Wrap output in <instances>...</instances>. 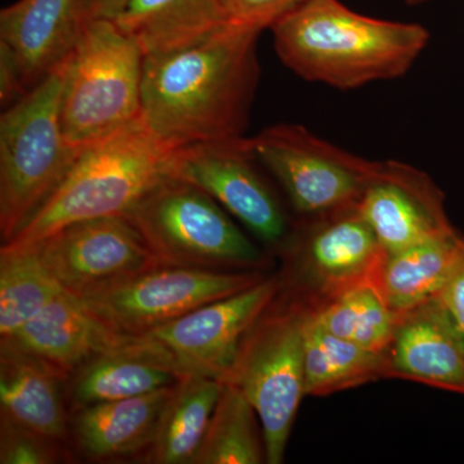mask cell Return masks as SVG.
Masks as SVG:
<instances>
[{"mask_svg": "<svg viewBox=\"0 0 464 464\" xmlns=\"http://www.w3.org/2000/svg\"><path fill=\"white\" fill-rule=\"evenodd\" d=\"M306 396H326L386 378V353L366 350L323 329L306 308L304 322Z\"/></svg>", "mask_w": 464, "mask_h": 464, "instance_id": "cb8c5ba5", "label": "cell"}, {"mask_svg": "<svg viewBox=\"0 0 464 464\" xmlns=\"http://www.w3.org/2000/svg\"><path fill=\"white\" fill-rule=\"evenodd\" d=\"M72 54L0 118L3 243L11 240L56 190L81 152L67 142L61 121Z\"/></svg>", "mask_w": 464, "mask_h": 464, "instance_id": "277c9868", "label": "cell"}, {"mask_svg": "<svg viewBox=\"0 0 464 464\" xmlns=\"http://www.w3.org/2000/svg\"><path fill=\"white\" fill-rule=\"evenodd\" d=\"M65 290L48 273L34 244L0 250V340L11 337Z\"/></svg>", "mask_w": 464, "mask_h": 464, "instance_id": "d4e9b609", "label": "cell"}, {"mask_svg": "<svg viewBox=\"0 0 464 464\" xmlns=\"http://www.w3.org/2000/svg\"><path fill=\"white\" fill-rule=\"evenodd\" d=\"M174 386L148 395L78 409L70 422L76 448L85 457L96 460L148 451Z\"/></svg>", "mask_w": 464, "mask_h": 464, "instance_id": "ac0fdd59", "label": "cell"}, {"mask_svg": "<svg viewBox=\"0 0 464 464\" xmlns=\"http://www.w3.org/2000/svg\"><path fill=\"white\" fill-rule=\"evenodd\" d=\"M170 155L142 121L81 150L56 190L3 244H35L75 222L127 215L155 186L170 179Z\"/></svg>", "mask_w": 464, "mask_h": 464, "instance_id": "3957f363", "label": "cell"}, {"mask_svg": "<svg viewBox=\"0 0 464 464\" xmlns=\"http://www.w3.org/2000/svg\"><path fill=\"white\" fill-rule=\"evenodd\" d=\"M83 0H16L0 11V42L16 57L32 90L74 52Z\"/></svg>", "mask_w": 464, "mask_h": 464, "instance_id": "2e32d148", "label": "cell"}, {"mask_svg": "<svg viewBox=\"0 0 464 464\" xmlns=\"http://www.w3.org/2000/svg\"><path fill=\"white\" fill-rule=\"evenodd\" d=\"M67 380L42 360L0 346L2 418L44 438L63 441L69 431Z\"/></svg>", "mask_w": 464, "mask_h": 464, "instance_id": "e0dca14e", "label": "cell"}, {"mask_svg": "<svg viewBox=\"0 0 464 464\" xmlns=\"http://www.w3.org/2000/svg\"><path fill=\"white\" fill-rule=\"evenodd\" d=\"M426 2H429V0H405L406 5H420Z\"/></svg>", "mask_w": 464, "mask_h": 464, "instance_id": "d6a6232c", "label": "cell"}, {"mask_svg": "<svg viewBox=\"0 0 464 464\" xmlns=\"http://www.w3.org/2000/svg\"><path fill=\"white\" fill-rule=\"evenodd\" d=\"M264 279V275L256 271L231 273L158 266L112 288L79 299L91 313L118 331L142 335Z\"/></svg>", "mask_w": 464, "mask_h": 464, "instance_id": "9c48e42d", "label": "cell"}, {"mask_svg": "<svg viewBox=\"0 0 464 464\" xmlns=\"http://www.w3.org/2000/svg\"><path fill=\"white\" fill-rule=\"evenodd\" d=\"M356 208L386 255L456 230L432 179L400 161H378Z\"/></svg>", "mask_w": 464, "mask_h": 464, "instance_id": "5bb4252c", "label": "cell"}, {"mask_svg": "<svg viewBox=\"0 0 464 464\" xmlns=\"http://www.w3.org/2000/svg\"><path fill=\"white\" fill-rule=\"evenodd\" d=\"M0 344L29 353L70 378L96 357L149 350L157 342L118 331L65 292Z\"/></svg>", "mask_w": 464, "mask_h": 464, "instance_id": "4fadbf2b", "label": "cell"}, {"mask_svg": "<svg viewBox=\"0 0 464 464\" xmlns=\"http://www.w3.org/2000/svg\"><path fill=\"white\" fill-rule=\"evenodd\" d=\"M306 308L262 316L241 343L224 382L243 391L262 424L266 463L280 464L304 390Z\"/></svg>", "mask_w": 464, "mask_h": 464, "instance_id": "52a82bcc", "label": "cell"}, {"mask_svg": "<svg viewBox=\"0 0 464 464\" xmlns=\"http://www.w3.org/2000/svg\"><path fill=\"white\" fill-rule=\"evenodd\" d=\"M114 23L146 57L192 47L230 21L222 0H130Z\"/></svg>", "mask_w": 464, "mask_h": 464, "instance_id": "ffe728a7", "label": "cell"}, {"mask_svg": "<svg viewBox=\"0 0 464 464\" xmlns=\"http://www.w3.org/2000/svg\"><path fill=\"white\" fill-rule=\"evenodd\" d=\"M311 315L332 334L378 353L389 347L399 317L373 282L335 293L323 307L311 310Z\"/></svg>", "mask_w": 464, "mask_h": 464, "instance_id": "484cf974", "label": "cell"}, {"mask_svg": "<svg viewBox=\"0 0 464 464\" xmlns=\"http://www.w3.org/2000/svg\"><path fill=\"white\" fill-rule=\"evenodd\" d=\"M304 0H222L228 21L234 25L262 33L298 7Z\"/></svg>", "mask_w": 464, "mask_h": 464, "instance_id": "f1b7e54d", "label": "cell"}, {"mask_svg": "<svg viewBox=\"0 0 464 464\" xmlns=\"http://www.w3.org/2000/svg\"><path fill=\"white\" fill-rule=\"evenodd\" d=\"M249 141L261 166L304 216L356 207L378 166V161L357 157L298 124L271 125Z\"/></svg>", "mask_w": 464, "mask_h": 464, "instance_id": "ba28073f", "label": "cell"}, {"mask_svg": "<svg viewBox=\"0 0 464 464\" xmlns=\"http://www.w3.org/2000/svg\"><path fill=\"white\" fill-rule=\"evenodd\" d=\"M258 163L243 136L173 150L169 174L207 192L259 240L274 246L288 235V219Z\"/></svg>", "mask_w": 464, "mask_h": 464, "instance_id": "8fae6325", "label": "cell"}, {"mask_svg": "<svg viewBox=\"0 0 464 464\" xmlns=\"http://www.w3.org/2000/svg\"><path fill=\"white\" fill-rule=\"evenodd\" d=\"M183 375L157 343L149 350L110 353L91 360L67 380V400L75 411L172 387Z\"/></svg>", "mask_w": 464, "mask_h": 464, "instance_id": "44dd1931", "label": "cell"}, {"mask_svg": "<svg viewBox=\"0 0 464 464\" xmlns=\"http://www.w3.org/2000/svg\"><path fill=\"white\" fill-rule=\"evenodd\" d=\"M130 0H83V17L85 23L96 18L114 20Z\"/></svg>", "mask_w": 464, "mask_h": 464, "instance_id": "1f68e13d", "label": "cell"}, {"mask_svg": "<svg viewBox=\"0 0 464 464\" xmlns=\"http://www.w3.org/2000/svg\"><path fill=\"white\" fill-rule=\"evenodd\" d=\"M34 246L58 285L78 298L160 266L141 232L125 216L75 222Z\"/></svg>", "mask_w": 464, "mask_h": 464, "instance_id": "30bf717a", "label": "cell"}, {"mask_svg": "<svg viewBox=\"0 0 464 464\" xmlns=\"http://www.w3.org/2000/svg\"><path fill=\"white\" fill-rule=\"evenodd\" d=\"M439 298L448 308L464 338V235L458 239L456 256Z\"/></svg>", "mask_w": 464, "mask_h": 464, "instance_id": "f546056e", "label": "cell"}, {"mask_svg": "<svg viewBox=\"0 0 464 464\" xmlns=\"http://www.w3.org/2000/svg\"><path fill=\"white\" fill-rule=\"evenodd\" d=\"M270 30L284 65L338 90L405 75L430 41L420 24L365 16L341 0H304Z\"/></svg>", "mask_w": 464, "mask_h": 464, "instance_id": "7a4b0ae2", "label": "cell"}, {"mask_svg": "<svg viewBox=\"0 0 464 464\" xmlns=\"http://www.w3.org/2000/svg\"><path fill=\"white\" fill-rule=\"evenodd\" d=\"M256 409L243 391L224 382L209 427L194 464L266 463Z\"/></svg>", "mask_w": 464, "mask_h": 464, "instance_id": "4316f807", "label": "cell"}, {"mask_svg": "<svg viewBox=\"0 0 464 464\" xmlns=\"http://www.w3.org/2000/svg\"><path fill=\"white\" fill-rule=\"evenodd\" d=\"M14 52L0 42V103L7 109L29 92Z\"/></svg>", "mask_w": 464, "mask_h": 464, "instance_id": "4dcf8cb0", "label": "cell"}, {"mask_svg": "<svg viewBox=\"0 0 464 464\" xmlns=\"http://www.w3.org/2000/svg\"><path fill=\"white\" fill-rule=\"evenodd\" d=\"M317 218L308 228L304 249L326 292L333 295L356 284L374 283L387 255L357 208Z\"/></svg>", "mask_w": 464, "mask_h": 464, "instance_id": "d6986e66", "label": "cell"}, {"mask_svg": "<svg viewBox=\"0 0 464 464\" xmlns=\"http://www.w3.org/2000/svg\"><path fill=\"white\" fill-rule=\"evenodd\" d=\"M282 284L276 276L218 299L146 333L164 348L182 374L224 381L241 343L271 306Z\"/></svg>", "mask_w": 464, "mask_h": 464, "instance_id": "7c38bea8", "label": "cell"}, {"mask_svg": "<svg viewBox=\"0 0 464 464\" xmlns=\"http://www.w3.org/2000/svg\"><path fill=\"white\" fill-rule=\"evenodd\" d=\"M224 381L185 374L174 386L146 459L157 464H194L206 438Z\"/></svg>", "mask_w": 464, "mask_h": 464, "instance_id": "7402d4cb", "label": "cell"}, {"mask_svg": "<svg viewBox=\"0 0 464 464\" xmlns=\"http://www.w3.org/2000/svg\"><path fill=\"white\" fill-rule=\"evenodd\" d=\"M0 427V463L51 464L60 459V441L44 438L5 418H2Z\"/></svg>", "mask_w": 464, "mask_h": 464, "instance_id": "83f0119b", "label": "cell"}, {"mask_svg": "<svg viewBox=\"0 0 464 464\" xmlns=\"http://www.w3.org/2000/svg\"><path fill=\"white\" fill-rule=\"evenodd\" d=\"M143 60L114 20L84 24L61 103L63 133L72 148L83 150L141 121Z\"/></svg>", "mask_w": 464, "mask_h": 464, "instance_id": "5b68a950", "label": "cell"}, {"mask_svg": "<svg viewBox=\"0 0 464 464\" xmlns=\"http://www.w3.org/2000/svg\"><path fill=\"white\" fill-rule=\"evenodd\" d=\"M259 34L228 24L192 47L145 57L141 121L160 145L244 136L261 76Z\"/></svg>", "mask_w": 464, "mask_h": 464, "instance_id": "6da1fadb", "label": "cell"}, {"mask_svg": "<svg viewBox=\"0 0 464 464\" xmlns=\"http://www.w3.org/2000/svg\"><path fill=\"white\" fill-rule=\"evenodd\" d=\"M384 353L386 378L464 395V338L439 295L399 314Z\"/></svg>", "mask_w": 464, "mask_h": 464, "instance_id": "9a60e30c", "label": "cell"}, {"mask_svg": "<svg viewBox=\"0 0 464 464\" xmlns=\"http://www.w3.org/2000/svg\"><path fill=\"white\" fill-rule=\"evenodd\" d=\"M459 235L454 230L386 256L374 284L391 310L405 313L438 297L453 264Z\"/></svg>", "mask_w": 464, "mask_h": 464, "instance_id": "603a6c76", "label": "cell"}, {"mask_svg": "<svg viewBox=\"0 0 464 464\" xmlns=\"http://www.w3.org/2000/svg\"><path fill=\"white\" fill-rule=\"evenodd\" d=\"M125 217L160 266L225 271L252 267L262 259L224 208L181 179L159 183Z\"/></svg>", "mask_w": 464, "mask_h": 464, "instance_id": "8992f818", "label": "cell"}]
</instances>
